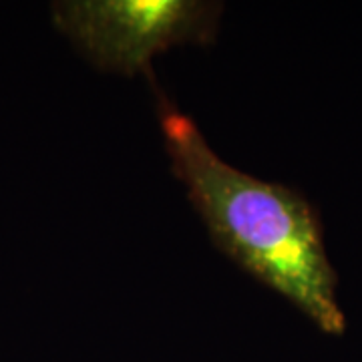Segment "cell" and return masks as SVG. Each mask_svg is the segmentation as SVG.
<instances>
[{
	"instance_id": "cell-1",
	"label": "cell",
	"mask_w": 362,
	"mask_h": 362,
	"mask_svg": "<svg viewBox=\"0 0 362 362\" xmlns=\"http://www.w3.org/2000/svg\"><path fill=\"white\" fill-rule=\"evenodd\" d=\"M171 171L211 242L259 284L286 298L324 334L342 337L346 316L316 209L304 195L226 163L194 119L157 93Z\"/></svg>"
},
{
	"instance_id": "cell-2",
	"label": "cell",
	"mask_w": 362,
	"mask_h": 362,
	"mask_svg": "<svg viewBox=\"0 0 362 362\" xmlns=\"http://www.w3.org/2000/svg\"><path fill=\"white\" fill-rule=\"evenodd\" d=\"M52 23L103 71L151 78V61L175 45H211L221 2L206 0H61Z\"/></svg>"
}]
</instances>
